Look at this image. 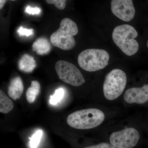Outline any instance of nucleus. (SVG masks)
<instances>
[{
    "mask_svg": "<svg viewBox=\"0 0 148 148\" xmlns=\"http://www.w3.org/2000/svg\"><path fill=\"white\" fill-rule=\"evenodd\" d=\"M105 119V114L101 110L94 108L75 111L67 118L68 125L75 129L88 130L101 125Z\"/></svg>",
    "mask_w": 148,
    "mask_h": 148,
    "instance_id": "nucleus-1",
    "label": "nucleus"
},
{
    "mask_svg": "<svg viewBox=\"0 0 148 148\" xmlns=\"http://www.w3.org/2000/svg\"><path fill=\"white\" fill-rule=\"evenodd\" d=\"M138 36V32L132 26L122 24L114 29L112 38L123 53L128 56H132L139 49V44L135 39Z\"/></svg>",
    "mask_w": 148,
    "mask_h": 148,
    "instance_id": "nucleus-2",
    "label": "nucleus"
},
{
    "mask_svg": "<svg viewBox=\"0 0 148 148\" xmlns=\"http://www.w3.org/2000/svg\"><path fill=\"white\" fill-rule=\"evenodd\" d=\"M78 33L77 24L71 19L64 18L59 29L51 36L50 42L54 46L64 50L72 49L75 45L74 36Z\"/></svg>",
    "mask_w": 148,
    "mask_h": 148,
    "instance_id": "nucleus-3",
    "label": "nucleus"
},
{
    "mask_svg": "<svg viewBox=\"0 0 148 148\" xmlns=\"http://www.w3.org/2000/svg\"><path fill=\"white\" fill-rule=\"evenodd\" d=\"M110 55L106 51L89 49L82 51L78 57V63L84 71L95 72L104 69L108 65Z\"/></svg>",
    "mask_w": 148,
    "mask_h": 148,
    "instance_id": "nucleus-4",
    "label": "nucleus"
},
{
    "mask_svg": "<svg viewBox=\"0 0 148 148\" xmlns=\"http://www.w3.org/2000/svg\"><path fill=\"white\" fill-rule=\"evenodd\" d=\"M127 77L122 70L114 69L106 75L103 85L104 95L107 100L112 101L119 98L124 91Z\"/></svg>",
    "mask_w": 148,
    "mask_h": 148,
    "instance_id": "nucleus-5",
    "label": "nucleus"
},
{
    "mask_svg": "<svg viewBox=\"0 0 148 148\" xmlns=\"http://www.w3.org/2000/svg\"><path fill=\"white\" fill-rule=\"evenodd\" d=\"M58 77L64 82L74 86H79L85 82L80 71L74 64L66 61H59L55 64Z\"/></svg>",
    "mask_w": 148,
    "mask_h": 148,
    "instance_id": "nucleus-6",
    "label": "nucleus"
},
{
    "mask_svg": "<svg viewBox=\"0 0 148 148\" xmlns=\"http://www.w3.org/2000/svg\"><path fill=\"white\" fill-rule=\"evenodd\" d=\"M140 134L137 129L129 127L112 132L110 143L116 148H132L138 144Z\"/></svg>",
    "mask_w": 148,
    "mask_h": 148,
    "instance_id": "nucleus-7",
    "label": "nucleus"
},
{
    "mask_svg": "<svg viewBox=\"0 0 148 148\" xmlns=\"http://www.w3.org/2000/svg\"><path fill=\"white\" fill-rule=\"evenodd\" d=\"M111 8L114 15L122 21L128 22L135 16V10L131 0H112Z\"/></svg>",
    "mask_w": 148,
    "mask_h": 148,
    "instance_id": "nucleus-8",
    "label": "nucleus"
},
{
    "mask_svg": "<svg viewBox=\"0 0 148 148\" xmlns=\"http://www.w3.org/2000/svg\"><path fill=\"white\" fill-rule=\"evenodd\" d=\"M124 99L128 104H143L148 101V84L141 87L128 88L125 92Z\"/></svg>",
    "mask_w": 148,
    "mask_h": 148,
    "instance_id": "nucleus-9",
    "label": "nucleus"
},
{
    "mask_svg": "<svg viewBox=\"0 0 148 148\" xmlns=\"http://www.w3.org/2000/svg\"><path fill=\"white\" fill-rule=\"evenodd\" d=\"M24 89V84L21 77H16L11 80L8 88V93L10 98L16 101L21 98Z\"/></svg>",
    "mask_w": 148,
    "mask_h": 148,
    "instance_id": "nucleus-10",
    "label": "nucleus"
},
{
    "mask_svg": "<svg viewBox=\"0 0 148 148\" xmlns=\"http://www.w3.org/2000/svg\"><path fill=\"white\" fill-rule=\"evenodd\" d=\"M51 47L50 42L46 38H40L33 43L32 50L38 55H45L50 52Z\"/></svg>",
    "mask_w": 148,
    "mask_h": 148,
    "instance_id": "nucleus-11",
    "label": "nucleus"
},
{
    "mask_svg": "<svg viewBox=\"0 0 148 148\" xmlns=\"http://www.w3.org/2000/svg\"><path fill=\"white\" fill-rule=\"evenodd\" d=\"M36 66V61L33 56L29 54H24L18 61V69L20 71L25 73H31L34 71Z\"/></svg>",
    "mask_w": 148,
    "mask_h": 148,
    "instance_id": "nucleus-12",
    "label": "nucleus"
},
{
    "mask_svg": "<svg viewBox=\"0 0 148 148\" xmlns=\"http://www.w3.org/2000/svg\"><path fill=\"white\" fill-rule=\"evenodd\" d=\"M40 84L37 81H32L31 85L26 92V98L28 103L32 104L34 102L40 91Z\"/></svg>",
    "mask_w": 148,
    "mask_h": 148,
    "instance_id": "nucleus-13",
    "label": "nucleus"
},
{
    "mask_svg": "<svg viewBox=\"0 0 148 148\" xmlns=\"http://www.w3.org/2000/svg\"><path fill=\"white\" fill-rule=\"evenodd\" d=\"M13 102L2 90H0V112L6 114L13 110Z\"/></svg>",
    "mask_w": 148,
    "mask_h": 148,
    "instance_id": "nucleus-14",
    "label": "nucleus"
},
{
    "mask_svg": "<svg viewBox=\"0 0 148 148\" xmlns=\"http://www.w3.org/2000/svg\"><path fill=\"white\" fill-rule=\"evenodd\" d=\"M65 94V90L63 88H60L55 90L54 94L50 96L49 102L51 105H56L61 101L64 97Z\"/></svg>",
    "mask_w": 148,
    "mask_h": 148,
    "instance_id": "nucleus-15",
    "label": "nucleus"
},
{
    "mask_svg": "<svg viewBox=\"0 0 148 148\" xmlns=\"http://www.w3.org/2000/svg\"><path fill=\"white\" fill-rule=\"evenodd\" d=\"M42 132L41 130H38L35 132L32 136L30 141V145L31 148H37L39 145L41 139L42 137Z\"/></svg>",
    "mask_w": 148,
    "mask_h": 148,
    "instance_id": "nucleus-16",
    "label": "nucleus"
},
{
    "mask_svg": "<svg viewBox=\"0 0 148 148\" xmlns=\"http://www.w3.org/2000/svg\"><path fill=\"white\" fill-rule=\"evenodd\" d=\"M46 1L49 4H54L56 8L60 10L66 7V1L65 0H47Z\"/></svg>",
    "mask_w": 148,
    "mask_h": 148,
    "instance_id": "nucleus-17",
    "label": "nucleus"
},
{
    "mask_svg": "<svg viewBox=\"0 0 148 148\" xmlns=\"http://www.w3.org/2000/svg\"><path fill=\"white\" fill-rule=\"evenodd\" d=\"M17 33L20 36H25L27 37H29L33 34L34 30L33 29H26L21 26L18 28Z\"/></svg>",
    "mask_w": 148,
    "mask_h": 148,
    "instance_id": "nucleus-18",
    "label": "nucleus"
},
{
    "mask_svg": "<svg viewBox=\"0 0 148 148\" xmlns=\"http://www.w3.org/2000/svg\"><path fill=\"white\" fill-rule=\"evenodd\" d=\"M41 11V10L39 8L37 7L33 8L29 5L27 6L25 10V12L32 15L39 14Z\"/></svg>",
    "mask_w": 148,
    "mask_h": 148,
    "instance_id": "nucleus-19",
    "label": "nucleus"
},
{
    "mask_svg": "<svg viewBox=\"0 0 148 148\" xmlns=\"http://www.w3.org/2000/svg\"><path fill=\"white\" fill-rule=\"evenodd\" d=\"M84 148H116L111 143H103L98 145L89 146Z\"/></svg>",
    "mask_w": 148,
    "mask_h": 148,
    "instance_id": "nucleus-20",
    "label": "nucleus"
},
{
    "mask_svg": "<svg viewBox=\"0 0 148 148\" xmlns=\"http://www.w3.org/2000/svg\"><path fill=\"white\" fill-rule=\"evenodd\" d=\"M6 1H5V0H1L0 1V9L1 10Z\"/></svg>",
    "mask_w": 148,
    "mask_h": 148,
    "instance_id": "nucleus-21",
    "label": "nucleus"
},
{
    "mask_svg": "<svg viewBox=\"0 0 148 148\" xmlns=\"http://www.w3.org/2000/svg\"><path fill=\"white\" fill-rule=\"evenodd\" d=\"M147 47L148 48V40H147Z\"/></svg>",
    "mask_w": 148,
    "mask_h": 148,
    "instance_id": "nucleus-22",
    "label": "nucleus"
}]
</instances>
